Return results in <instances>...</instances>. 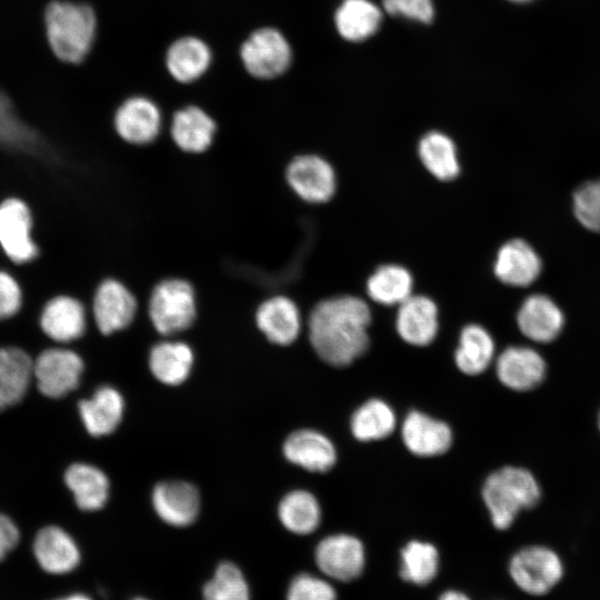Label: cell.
<instances>
[{
    "label": "cell",
    "instance_id": "cell-46",
    "mask_svg": "<svg viewBox=\"0 0 600 600\" xmlns=\"http://www.w3.org/2000/svg\"><path fill=\"white\" fill-rule=\"evenodd\" d=\"M597 421H598V428H599V431H600V410H599V413H598Z\"/></svg>",
    "mask_w": 600,
    "mask_h": 600
},
{
    "label": "cell",
    "instance_id": "cell-9",
    "mask_svg": "<svg viewBox=\"0 0 600 600\" xmlns=\"http://www.w3.org/2000/svg\"><path fill=\"white\" fill-rule=\"evenodd\" d=\"M112 124L121 141L134 147H146L160 137L163 118L154 100L136 94L128 97L117 107Z\"/></svg>",
    "mask_w": 600,
    "mask_h": 600
},
{
    "label": "cell",
    "instance_id": "cell-7",
    "mask_svg": "<svg viewBox=\"0 0 600 600\" xmlns=\"http://www.w3.org/2000/svg\"><path fill=\"white\" fill-rule=\"evenodd\" d=\"M91 311L99 332L108 336L131 324L138 311V300L126 282L107 277L94 288Z\"/></svg>",
    "mask_w": 600,
    "mask_h": 600
},
{
    "label": "cell",
    "instance_id": "cell-12",
    "mask_svg": "<svg viewBox=\"0 0 600 600\" xmlns=\"http://www.w3.org/2000/svg\"><path fill=\"white\" fill-rule=\"evenodd\" d=\"M286 181L303 201L323 203L332 198L337 178L332 166L317 154H300L286 168Z\"/></svg>",
    "mask_w": 600,
    "mask_h": 600
},
{
    "label": "cell",
    "instance_id": "cell-14",
    "mask_svg": "<svg viewBox=\"0 0 600 600\" xmlns=\"http://www.w3.org/2000/svg\"><path fill=\"white\" fill-rule=\"evenodd\" d=\"M496 374L506 388L527 392L546 379L548 366L542 354L529 346H510L496 359Z\"/></svg>",
    "mask_w": 600,
    "mask_h": 600
},
{
    "label": "cell",
    "instance_id": "cell-25",
    "mask_svg": "<svg viewBox=\"0 0 600 600\" xmlns=\"http://www.w3.org/2000/svg\"><path fill=\"white\" fill-rule=\"evenodd\" d=\"M211 61L210 47L193 36L177 39L166 53L168 72L176 81L184 84L200 79L209 69Z\"/></svg>",
    "mask_w": 600,
    "mask_h": 600
},
{
    "label": "cell",
    "instance_id": "cell-40",
    "mask_svg": "<svg viewBox=\"0 0 600 600\" xmlns=\"http://www.w3.org/2000/svg\"><path fill=\"white\" fill-rule=\"evenodd\" d=\"M23 304V290L11 272L0 268V321L14 317Z\"/></svg>",
    "mask_w": 600,
    "mask_h": 600
},
{
    "label": "cell",
    "instance_id": "cell-34",
    "mask_svg": "<svg viewBox=\"0 0 600 600\" xmlns=\"http://www.w3.org/2000/svg\"><path fill=\"white\" fill-rule=\"evenodd\" d=\"M396 423L394 411L386 401L370 399L353 412L350 429L357 440L368 442L390 436Z\"/></svg>",
    "mask_w": 600,
    "mask_h": 600
},
{
    "label": "cell",
    "instance_id": "cell-39",
    "mask_svg": "<svg viewBox=\"0 0 600 600\" xmlns=\"http://www.w3.org/2000/svg\"><path fill=\"white\" fill-rule=\"evenodd\" d=\"M287 600H337L332 584L311 573H300L289 583Z\"/></svg>",
    "mask_w": 600,
    "mask_h": 600
},
{
    "label": "cell",
    "instance_id": "cell-35",
    "mask_svg": "<svg viewBox=\"0 0 600 600\" xmlns=\"http://www.w3.org/2000/svg\"><path fill=\"white\" fill-rule=\"evenodd\" d=\"M439 553L426 541L412 540L400 552V576L417 586L429 583L438 573Z\"/></svg>",
    "mask_w": 600,
    "mask_h": 600
},
{
    "label": "cell",
    "instance_id": "cell-30",
    "mask_svg": "<svg viewBox=\"0 0 600 600\" xmlns=\"http://www.w3.org/2000/svg\"><path fill=\"white\" fill-rule=\"evenodd\" d=\"M418 154L428 172L440 181L453 180L460 173L457 147L443 132L426 133L419 141Z\"/></svg>",
    "mask_w": 600,
    "mask_h": 600
},
{
    "label": "cell",
    "instance_id": "cell-17",
    "mask_svg": "<svg viewBox=\"0 0 600 600\" xmlns=\"http://www.w3.org/2000/svg\"><path fill=\"white\" fill-rule=\"evenodd\" d=\"M516 321L520 332L534 343H550L563 331L566 318L558 303L547 294L533 293L520 304Z\"/></svg>",
    "mask_w": 600,
    "mask_h": 600
},
{
    "label": "cell",
    "instance_id": "cell-18",
    "mask_svg": "<svg viewBox=\"0 0 600 600\" xmlns=\"http://www.w3.org/2000/svg\"><path fill=\"white\" fill-rule=\"evenodd\" d=\"M40 328L51 340L68 343L81 338L87 329V311L82 301L71 294H56L43 306Z\"/></svg>",
    "mask_w": 600,
    "mask_h": 600
},
{
    "label": "cell",
    "instance_id": "cell-36",
    "mask_svg": "<svg viewBox=\"0 0 600 600\" xmlns=\"http://www.w3.org/2000/svg\"><path fill=\"white\" fill-rule=\"evenodd\" d=\"M249 583L241 569L231 561L220 562L202 588L203 600H250Z\"/></svg>",
    "mask_w": 600,
    "mask_h": 600
},
{
    "label": "cell",
    "instance_id": "cell-28",
    "mask_svg": "<svg viewBox=\"0 0 600 600\" xmlns=\"http://www.w3.org/2000/svg\"><path fill=\"white\" fill-rule=\"evenodd\" d=\"M192 363V349L182 341H160L149 351L150 372L158 381L168 386L182 383L189 377Z\"/></svg>",
    "mask_w": 600,
    "mask_h": 600
},
{
    "label": "cell",
    "instance_id": "cell-47",
    "mask_svg": "<svg viewBox=\"0 0 600 600\" xmlns=\"http://www.w3.org/2000/svg\"><path fill=\"white\" fill-rule=\"evenodd\" d=\"M133 600H148L146 598H134Z\"/></svg>",
    "mask_w": 600,
    "mask_h": 600
},
{
    "label": "cell",
    "instance_id": "cell-10",
    "mask_svg": "<svg viewBox=\"0 0 600 600\" xmlns=\"http://www.w3.org/2000/svg\"><path fill=\"white\" fill-rule=\"evenodd\" d=\"M82 372V359L69 349H46L33 360L36 386L48 398L58 399L74 390Z\"/></svg>",
    "mask_w": 600,
    "mask_h": 600
},
{
    "label": "cell",
    "instance_id": "cell-19",
    "mask_svg": "<svg viewBox=\"0 0 600 600\" xmlns=\"http://www.w3.org/2000/svg\"><path fill=\"white\" fill-rule=\"evenodd\" d=\"M254 322L272 343L288 346L301 331V314L297 303L287 296L276 294L262 300L256 309Z\"/></svg>",
    "mask_w": 600,
    "mask_h": 600
},
{
    "label": "cell",
    "instance_id": "cell-31",
    "mask_svg": "<svg viewBox=\"0 0 600 600\" xmlns=\"http://www.w3.org/2000/svg\"><path fill=\"white\" fill-rule=\"evenodd\" d=\"M281 524L294 534L313 532L321 520V508L309 491L297 489L282 497L278 506Z\"/></svg>",
    "mask_w": 600,
    "mask_h": 600
},
{
    "label": "cell",
    "instance_id": "cell-23",
    "mask_svg": "<svg viewBox=\"0 0 600 600\" xmlns=\"http://www.w3.org/2000/svg\"><path fill=\"white\" fill-rule=\"evenodd\" d=\"M286 459L311 472H327L337 461V450L332 441L313 429L291 432L282 444Z\"/></svg>",
    "mask_w": 600,
    "mask_h": 600
},
{
    "label": "cell",
    "instance_id": "cell-26",
    "mask_svg": "<svg viewBox=\"0 0 600 600\" xmlns=\"http://www.w3.org/2000/svg\"><path fill=\"white\" fill-rule=\"evenodd\" d=\"M33 360L17 347L0 348V411L20 402L33 378Z\"/></svg>",
    "mask_w": 600,
    "mask_h": 600
},
{
    "label": "cell",
    "instance_id": "cell-27",
    "mask_svg": "<svg viewBox=\"0 0 600 600\" xmlns=\"http://www.w3.org/2000/svg\"><path fill=\"white\" fill-rule=\"evenodd\" d=\"M77 507L87 512L100 510L109 497V480L99 468L82 462L70 464L63 474Z\"/></svg>",
    "mask_w": 600,
    "mask_h": 600
},
{
    "label": "cell",
    "instance_id": "cell-13",
    "mask_svg": "<svg viewBox=\"0 0 600 600\" xmlns=\"http://www.w3.org/2000/svg\"><path fill=\"white\" fill-rule=\"evenodd\" d=\"M319 570L328 578L351 581L363 571L366 553L362 542L347 533L323 538L314 551Z\"/></svg>",
    "mask_w": 600,
    "mask_h": 600
},
{
    "label": "cell",
    "instance_id": "cell-3",
    "mask_svg": "<svg viewBox=\"0 0 600 600\" xmlns=\"http://www.w3.org/2000/svg\"><path fill=\"white\" fill-rule=\"evenodd\" d=\"M481 496L493 527L506 530L522 511L538 504L541 487L530 470L506 466L487 477Z\"/></svg>",
    "mask_w": 600,
    "mask_h": 600
},
{
    "label": "cell",
    "instance_id": "cell-20",
    "mask_svg": "<svg viewBox=\"0 0 600 600\" xmlns=\"http://www.w3.org/2000/svg\"><path fill=\"white\" fill-rule=\"evenodd\" d=\"M542 261L536 249L522 239H511L498 250L493 272L510 287H528L540 276Z\"/></svg>",
    "mask_w": 600,
    "mask_h": 600
},
{
    "label": "cell",
    "instance_id": "cell-38",
    "mask_svg": "<svg viewBox=\"0 0 600 600\" xmlns=\"http://www.w3.org/2000/svg\"><path fill=\"white\" fill-rule=\"evenodd\" d=\"M572 209L581 226L600 233V179L586 181L574 190Z\"/></svg>",
    "mask_w": 600,
    "mask_h": 600
},
{
    "label": "cell",
    "instance_id": "cell-21",
    "mask_svg": "<svg viewBox=\"0 0 600 600\" xmlns=\"http://www.w3.org/2000/svg\"><path fill=\"white\" fill-rule=\"evenodd\" d=\"M396 329L408 344L414 347L430 344L439 329L437 304L427 296L411 294L398 306Z\"/></svg>",
    "mask_w": 600,
    "mask_h": 600
},
{
    "label": "cell",
    "instance_id": "cell-44",
    "mask_svg": "<svg viewBox=\"0 0 600 600\" xmlns=\"http://www.w3.org/2000/svg\"><path fill=\"white\" fill-rule=\"evenodd\" d=\"M50 600H92V598L83 592H72Z\"/></svg>",
    "mask_w": 600,
    "mask_h": 600
},
{
    "label": "cell",
    "instance_id": "cell-16",
    "mask_svg": "<svg viewBox=\"0 0 600 600\" xmlns=\"http://www.w3.org/2000/svg\"><path fill=\"white\" fill-rule=\"evenodd\" d=\"M157 516L172 527H187L196 521L200 511V494L194 484L184 480H163L151 492Z\"/></svg>",
    "mask_w": 600,
    "mask_h": 600
},
{
    "label": "cell",
    "instance_id": "cell-32",
    "mask_svg": "<svg viewBox=\"0 0 600 600\" xmlns=\"http://www.w3.org/2000/svg\"><path fill=\"white\" fill-rule=\"evenodd\" d=\"M411 273L399 264H383L368 278L367 293L377 303L399 306L412 293Z\"/></svg>",
    "mask_w": 600,
    "mask_h": 600
},
{
    "label": "cell",
    "instance_id": "cell-43",
    "mask_svg": "<svg viewBox=\"0 0 600 600\" xmlns=\"http://www.w3.org/2000/svg\"><path fill=\"white\" fill-rule=\"evenodd\" d=\"M438 600H471L467 594L458 590H448L440 594Z\"/></svg>",
    "mask_w": 600,
    "mask_h": 600
},
{
    "label": "cell",
    "instance_id": "cell-5",
    "mask_svg": "<svg viewBox=\"0 0 600 600\" xmlns=\"http://www.w3.org/2000/svg\"><path fill=\"white\" fill-rule=\"evenodd\" d=\"M33 226V213L27 201L14 196L0 200V250L12 264H30L40 256Z\"/></svg>",
    "mask_w": 600,
    "mask_h": 600
},
{
    "label": "cell",
    "instance_id": "cell-29",
    "mask_svg": "<svg viewBox=\"0 0 600 600\" xmlns=\"http://www.w3.org/2000/svg\"><path fill=\"white\" fill-rule=\"evenodd\" d=\"M494 351L496 344L491 333L480 324L470 323L460 332L454 362L462 373L478 376L491 366Z\"/></svg>",
    "mask_w": 600,
    "mask_h": 600
},
{
    "label": "cell",
    "instance_id": "cell-1",
    "mask_svg": "<svg viewBox=\"0 0 600 600\" xmlns=\"http://www.w3.org/2000/svg\"><path fill=\"white\" fill-rule=\"evenodd\" d=\"M371 312L364 300L337 296L319 301L308 319L310 343L324 362L346 367L369 347Z\"/></svg>",
    "mask_w": 600,
    "mask_h": 600
},
{
    "label": "cell",
    "instance_id": "cell-42",
    "mask_svg": "<svg viewBox=\"0 0 600 600\" xmlns=\"http://www.w3.org/2000/svg\"><path fill=\"white\" fill-rule=\"evenodd\" d=\"M21 531L8 514L0 512V564L3 563L18 548Z\"/></svg>",
    "mask_w": 600,
    "mask_h": 600
},
{
    "label": "cell",
    "instance_id": "cell-41",
    "mask_svg": "<svg viewBox=\"0 0 600 600\" xmlns=\"http://www.w3.org/2000/svg\"><path fill=\"white\" fill-rule=\"evenodd\" d=\"M383 9L391 16L406 18L429 23L433 18L431 0H383Z\"/></svg>",
    "mask_w": 600,
    "mask_h": 600
},
{
    "label": "cell",
    "instance_id": "cell-15",
    "mask_svg": "<svg viewBox=\"0 0 600 600\" xmlns=\"http://www.w3.org/2000/svg\"><path fill=\"white\" fill-rule=\"evenodd\" d=\"M218 126L203 108L188 104L174 111L169 136L174 147L187 154H202L214 143Z\"/></svg>",
    "mask_w": 600,
    "mask_h": 600
},
{
    "label": "cell",
    "instance_id": "cell-8",
    "mask_svg": "<svg viewBox=\"0 0 600 600\" xmlns=\"http://www.w3.org/2000/svg\"><path fill=\"white\" fill-rule=\"evenodd\" d=\"M240 59L252 77L273 79L289 68L291 49L279 30L266 27L257 29L243 41Z\"/></svg>",
    "mask_w": 600,
    "mask_h": 600
},
{
    "label": "cell",
    "instance_id": "cell-4",
    "mask_svg": "<svg viewBox=\"0 0 600 600\" xmlns=\"http://www.w3.org/2000/svg\"><path fill=\"white\" fill-rule=\"evenodd\" d=\"M148 318L154 330L164 337L189 329L198 313L197 291L188 279L166 277L150 290Z\"/></svg>",
    "mask_w": 600,
    "mask_h": 600
},
{
    "label": "cell",
    "instance_id": "cell-33",
    "mask_svg": "<svg viewBox=\"0 0 600 600\" xmlns=\"http://www.w3.org/2000/svg\"><path fill=\"white\" fill-rule=\"evenodd\" d=\"M381 19L380 9L369 0H344L336 12L337 29L349 41H361L372 36Z\"/></svg>",
    "mask_w": 600,
    "mask_h": 600
},
{
    "label": "cell",
    "instance_id": "cell-6",
    "mask_svg": "<svg viewBox=\"0 0 600 600\" xmlns=\"http://www.w3.org/2000/svg\"><path fill=\"white\" fill-rule=\"evenodd\" d=\"M513 582L524 592L541 596L549 592L563 576V563L558 553L540 544L517 551L509 562Z\"/></svg>",
    "mask_w": 600,
    "mask_h": 600
},
{
    "label": "cell",
    "instance_id": "cell-45",
    "mask_svg": "<svg viewBox=\"0 0 600 600\" xmlns=\"http://www.w3.org/2000/svg\"><path fill=\"white\" fill-rule=\"evenodd\" d=\"M509 1L523 3V2H529V1H532V0H509Z\"/></svg>",
    "mask_w": 600,
    "mask_h": 600
},
{
    "label": "cell",
    "instance_id": "cell-2",
    "mask_svg": "<svg viewBox=\"0 0 600 600\" xmlns=\"http://www.w3.org/2000/svg\"><path fill=\"white\" fill-rule=\"evenodd\" d=\"M44 28L53 54L63 62L76 64L91 51L97 34V17L86 3L54 0L46 8Z\"/></svg>",
    "mask_w": 600,
    "mask_h": 600
},
{
    "label": "cell",
    "instance_id": "cell-24",
    "mask_svg": "<svg viewBox=\"0 0 600 600\" xmlns=\"http://www.w3.org/2000/svg\"><path fill=\"white\" fill-rule=\"evenodd\" d=\"M124 402L111 386L97 388L90 398L78 402L80 419L90 436L101 437L113 432L122 419Z\"/></svg>",
    "mask_w": 600,
    "mask_h": 600
},
{
    "label": "cell",
    "instance_id": "cell-11",
    "mask_svg": "<svg viewBox=\"0 0 600 600\" xmlns=\"http://www.w3.org/2000/svg\"><path fill=\"white\" fill-rule=\"evenodd\" d=\"M34 563L44 574L63 577L81 563V550L73 537L63 528L48 524L40 528L31 543Z\"/></svg>",
    "mask_w": 600,
    "mask_h": 600
},
{
    "label": "cell",
    "instance_id": "cell-37",
    "mask_svg": "<svg viewBox=\"0 0 600 600\" xmlns=\"http://www.w3.org/2000/svg\"><path fill=\"white\" fill-rule=\"evenodd\" d=\"M33 137L31 128L20 119L10 98L0 90V146L23 149L31 147Z\"/></svg>",
    "mask_w": 600,
    "mask_h": 600
},
{
    "label": "cell",
    "instance_id": "cell-22",
    "mask_svg": "<svg viewBox=\"0 0 600 600\" xmlns=\"http://www.w3.org/2000/svg\"><path fill=\"white\" fill-rule=\"evenodd\" d=\"M401 438L412 454L436 457L451 447L452 431L446 422L412 410L402 422Z\"/></svg>",
    "mask_w": 600,
    "mask_h": 600
}]
</instances>
